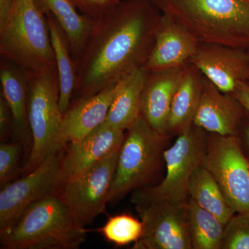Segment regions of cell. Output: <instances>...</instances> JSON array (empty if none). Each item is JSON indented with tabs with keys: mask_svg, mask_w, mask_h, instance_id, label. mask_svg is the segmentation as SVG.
I'll return each mask as SVG.
<instances>
[{
	"mask_svg": "<svg viewBox=\"0 0 249 249\" xmlns=\"http://www.w3.org/2000/svg\"><path fill=\"white\" fill-rule=\"evenodd\" d=\"M161 15L153 0H121L96 19L76 62L78 98L94 94L143 67Z\"/></svg>",
	"mask_w": 249,
	"mask_h": 249,
	"instance_id": "cell-1",
	"label": "cell"
},
{
	"mask_svg": "<svg viewBox=\"0 0 249 249\" xmlns=\"http://www.w3.org/2000/svg\"><path fill=\"white\" fill-rule=\"evenodd\" d=\"M199 43L249 50V0H153Z\"/></svg>",
	"mask_w": 249,
	"mask_h": 249,
	"instance_id": "cell-2",
	"label": "cell"
},
{
	"mask_svg": "<svg viewBox=\"0 0 249 249\" xmlns=\"http://www.w3.org/2000/svg\"><path fill=\"white\" fill-rule=\"evenodd\" d=\"M86 235L59 189L29 206L0 238L1 249H76Z\"/></svg>",
	"mask_w": 249,
	"mask_h": 249,
	"instance_id": "cell-3",
	"label": "cell"
},
{
	"mask_svg": "<svg viewBox=\"0 0 249 249\" xmlns=\"http://www.w3.org/2000/svg\"><path fill=\"white\" fill-rule=\"evenodd\" d=\"M0 55L29 75L56 68L47 18L35 0H14L0 24Z\"/></svg>",
	"mask_w": 249,
	"mask_h": 249,
	"instance_id": "cell-4",
	"label": "cell"
},
{
	"mask_svg": "<svg viewBox=\"0 0 249 249\" xmlns=\"http://www.w3.org/2000/svg\"><path fill=\"white\" fill-rule=\"evenodd\" d=\"M27 112L32 146L22 171L29 173L49 155L61 150L62 115L59 106L56 68L30 75L28 81Z\"/></svg>",
	"mask_w": 249,
	"mask_h": 249,
	"instance_id": "cell-5",
	"label": "cell"
},
{
	"mask_svg": "<svg viewBox=\"0 0 249 249\" xmlns=\"http://www.w3.org/2000/svg\"><path fill=\"white\" fill-rule=\"evenodd\" d=\"M204 129L193 124L178 134L176 142L163 151L166 173L158 186L139 190L134 193V204L168 200L188 203V183L194 170L201 164L206 151V138Z\"/></svg>",
	"mask_w": 249,
	"mask_h": 249,
	"instance_id": "cell-6",
	"label": "cell"
},
{
	"mask_svg": "<svg viewBox=\"0 0 249 249\" xmlns=\"http://www.w3.org/2000/svg\"><path fill=\"white\" fill-rule=\"evenodd\" d=\"M165 137L142 115L127 129L118 158L110 201L148 182L163 155Z\"/></svg>",
	"mask_w": 249,
	"mask_h": 249,
	"instance_id": "cell-7",
	"label": "cell"
},
{
	"mask_svg": "<svg viewBox=\"0 0 249 249\" xmlns=\"http://www.w3.org/2000/svg\"><path fill=\"white\" fill-rule=\"evenodd\" d=\"M120 149L60 187V195L80 227L92 222L110 201Z\"/></svg>",
	"mask_w": 249,
	"mask_h": 249,
	"instance_id": "cell-8",
	"label": "cell"
},
{
	"mask_svg": "<svg viewBox=\"0 0 249 249\" xmlns=\"http://www.w3.org/2000/svg\"><path fill=\"white\" fill-rule=\"evenodd\" d=\"M201 164L219 183L237 213L249 211V160L235 135L207 138Z\"/></svg>",
	"mask_w": 249,
	"mask_h": 249,
	"instance_id": "cell-9",
	"label": "cell"
},
{
	"mask_svg": "<svg viewBox=\"0 0 249 249\" xmlns=\"http://www.w3.org/2000/svg\"><path fill=\"white\" fill-rule=\"evenodd\" d=\"M60 150L49 155L23 178L11 181L0 192V234L12 227L34 203L62 186Z\"/></svg>",
	"mask_w": 249,
	"mask_h": 249,
	"instance_id": "cell-10",
	"label": "cell"
},
{
	"mask_svg": "<svg viewBox=\"0 0 249 249\" xmlns=\"http://www.w3.org/2000/svg\"><path fill=\"white\" fill-rule=\"evenodd\" d=\"M136 210L144 231L132 249H192L188 203L155 201L136 204Z\"/></svg>",
	"mask_w": 249,
	"mask_h": 249,
	"instance_id": "cell-11",
	"label": "cell"
},
{
	"mask_svg": "<svg viewBox=\"0 0 249 249\" xmlns=\"http://www.w3.org/2000/svg\"><path fill=\"white\" fill-rule=\"evenodd\" d=\"M190 62L222 92L232 93L240 82L247 81L249 56L245 49L199 43Z\"/></svg>",
	"mask_w": 249,
	"mask_h": 249,
	"instance_id": "cell-12",
	"label": "cell"
},
{
	"mask_svg": "<svg viewBox=\"0 0 249 249\" xmlns=\"http://www.w3.org/2000/svg\"><path fill=\"white\" fill-rule=\"evenodd\" d=\"M124 132L103 123L84 138L69 142L66 154L62 159V185L120 148L125 137Z\"/></svg>",
	"mask_w": 249,
	"mask_h": 249,
	"instance_id": "cell-13",
	"label": "cell"
},
{
	"mask_svg": "<svg viewBox=\"0 0 249 249\" xmlns=\"http://www.w3.org/2000/svg\"><path fill=\"white\" fill-rule=\"evenodd\" d=\"M126 78L94 94L78 98L76 102L70 105L62 117L60 131L62 147L67 142L84 138L106 121L111 103Z\"/></svg>",
	"mask_w": 249,
	"mask_h": 249,
	"instance_id": "cell-14",
	"label": "cell"
},
{
	"mask_svg": "<svg viewBox=\"0 0 249 249\" xmlns=\"http://www.w3.org/2000/svg\"><path fill=\"white\" fill-rule=\"evenodd\" d=\"M199 42L170 15L162 13L155 43L144 68L148 71L186 65Z\"/></svg>",
	"mask_w": 249,
	"mask_h": 249,
	"instance_id": "cell-15",
	"label": "cell"
},
{
	"mask_svg": "<svg viewBox=\"0 0 249 249\" xmlns=\"http://www.w3.org/2000/svg\"><path fill=\"white\" fill-rule=\"evenodd\" d=\"M244 109L231 94L222 92L204 77V88L194 124L220 136L237 134Z\"/></svg>",
	"mask_w": 249,
	"mask_h": 249,
	"instance_id": "cell-16",
	"label": "cell"
},
{
	"mask_svg": "<svg viewBox=\"0 0 249 249\" xmlns=\"http://www.w3.org/2000/svg\"><path fill=\"white\" fill-rule=\"evenodd\" d=\"M186 65L148 71L147 74L142 93V115L152 128L164 137L168 135V119L174 95Z\"/></svg>",
	"mask_w": 249,
	"mask_h": 249,
	"instance_id": "cell-17",
	"label": "cell"
},
{
	"mask_svg": "<svg viewBox=\"0 0 249 249\" xmlns=\"http://www.w3.org/2000/svg\"><path fill=\"white\" fill-rule=\"evenodd\" d=\"M30 75L9 60L1 58V94L7 101L14 119L13 137L27 145L31 136L27 112L28 81Z\"/></svg>",
	"mask_w": 249,
	"mask_h": 249,
	"instance_id": "cell-18",
	"label": "cell"
},
{
	"mask_svg": "<svg viewBox=\"0 0 249 249\" xmlns=\"http://www.w3.org/2000/svg\"><path fill=\"white\" fill-rule=\"evenodd\" d=\"M204 76L188 62L174 95L167 134H181L194 124L204 88Z\"/></svg>",
	"mask_w": 249,
	"mask_h": 249,
	"instance_id": "cell-19",
	"label": "cell"
},
{
	"mask_svg": "<svg viewBox=\"0 0 249 249\" xmlns=\"http://www.w3.org/2000/svg\"><path fill=\"white\" fill-rule=\"evenodd\" d=\"M35 1L42 12L52 15L61 28L76 64L94 27L96 19L82 14L70 0Z\"/></svg>",
	"mask_w": 249,
	"mask_h": 249,
	"instance_id": "cell-20",
	"label": "cell"
},
{
	"mask_svg": "<svg viewBox=\"0 0 249 249\" xmlns=\"http://www.w3.org/2000/svg\"><path fill=\"white\" fill-rule=\"evenodd\" d=\"M148 71L144 67L129 75L111 103L104 124L127 130L142 116V99Z\"/></svg>",
	"mask_w": 249,
	"mask_h": 249,
	"instance_id": "cell-21",
	"label": "cell"
},
{
	"mask_svg": "<svg viewBox=\"0 0 249 249\" xmlns=\"http://www.w3.org/2000/svg\"><path fill=\"white\" fill-rule=\"evenodd\" d=\"M188 191L190 199L214 214L223 224L237 213L212 174L202 164L192 174Z\"/></svg>",
	"mask_w": 249,
	"mask_h": 249,
	"instance_id": "cell-22",
	"label": "cell"
},
{
	"mask_svg": "<svg viewBox=\"0 0 249 249\" xmlns=\"http://www.w3.org/2000/svg\"><path fill=\"white\" fill-rule=\"evenodd\" d=\"M55 55L59 83V106L62 115L71 105L76 86V68L66 36L52 15L45 14Z\"/></svg>",
	"mask_w": 249,
	"mask_h": 249,
	"instance_id": "cell-23",
	"label": "cell"
},
{
	"mask_svg": "<svg viewBox=\"0 0 249 249\" xmlns=\"http://www.w3.org/2000/svg\"><path fill=\"white\" fill-rule=\"evenodd\" d=\"M188 213L192 249H222L225 224L190 198Z\"/></svg>",
	"mask_w": 249,
	"mask_h": 249,
	"instance_id": "cell-24",
	"label": "cell"
},
{
	"mask_svg": "<svg viewBox=\"0 0 249 249\" xmlns=\"http://www.w3.org/2000/svg\"><path fill=\"white\" fill-rule=\"evenodd\" d=\"M97 231L108 242L117 247H124L140 240L143 234L144 225L142 221L132 214L123 213L109 217Z\"/></svg>",
	"mask_w": 249,
	"mask_h": 249,
	"instance_id": "cell-25",
	"label": "cell"
},
{
	"mask_svg": "<svg viewBox=\"0 0 249 249\" xmlns=\"http://www.w3.org/2000/svg\"><path fill=\"white\" fill-rule=\"evenodd\" d=\"M222 249H249V211L237 213L225 224Z\"/></svg>",
	"mask_w": 249,
	"mask_h": 249,
	"instance_id": "cell-26",
	"label": "cell"
},
{
	"mask_svg": "<svg viewBox=\"0 0 249 249\" xmlns=\"http://www.w3.org/2000/svg\"><path fill=\"white\" fill-rule=\"evenodd\" d=\"M24 145L21 142H1L0 145V186L11 182L16 176Z\"/></svg>",
	"mask_w": 249,
	"mask_h": 249,
	"instance_id": "cell-27",
	"label": "cell"
},
{
	"mask_svg": "<svg viewBox=\"0 0 249 249\" xmlns=\"http://www.w3.org/2000/svg\"><path fill=\"white\" fill-rule=\"evenodd\" d=\"M82 14L97 19L121 0H70Z\"/></svg>",
	"mask_w": 249,
	"mask_h": 249,
	"instance_id": "cell-28",
	"label": "cell"
},
{
	"mask_svg": "<svg viewBox=\"0 0 249 249\" xmlns=\"http://www.w3.org/2000/svg\"><path fill=\"white\" fill-rule=\"evenodd\" d=\"M14 119L7 101L2 94L0 95V137L4 142L10 136L13 135Z\"/></svg>",
	"mask_w": 249,
	"mask_h": 249,
	"instance_id": "cell-29",
	"label": "cell"
},
{
	"mask_svg": "<svg viewBox=\"0 0 249 249\" xmlns=\"http://www.w3.org/2000/svg\"><path fill=\"white\" fill-rule=\"evenodd\" d=\"M249 115V84L247 81L240 82L231 93Z\"/></svg>",
	"mask_w": 249,
	"mask_h": 249,
	"instance_id": "cell-30",
	"label": "cell"
},
{
	"mask_svg": "<svg viewBox=\"0 0 249 249\" xmlns=\"http://www.w3.org/2000/svg\"><path fill=\"white\" fill-rule=\"evenodd\" d=\"M14 0H0V24L6 20L12 8Z\"/></svg>",
	"mask_w": 249,
	"mask_h": 249,
	"instance_id": "cell-31",
	"label": "cell"
},
{
	"mask_svg": "<svg viewBox=\"0 0 249 249\" xmlns=\"http://www.w3.org/2000/svg\"><path fill=\"white\" fill-rule=\"evenodd\" d=\"M245 134L246 140H247V143H248L249 146V124L246 126L245 128Z\"/></svg>",
	"mask_w": 249,
	"mask_h": 249,
	"instance_id": "cell-32",
	"label": "cell"
},
{
	"mask_svg": "<svg viewBox=\"0 0 249 249\" xmlns=\"http://www.w3.org/2000/svg\"><path fill=\"white\" fill-rule=\"evenodd\" d=\"M247 83H249V70L248 75H247Z\"/></svg>",
	"mask_w": 249,
	"mask_h": 249,
	"instance_id": "cell-33",
	"label": "cell"
},
{
	"mask_svg": "<svg viewBox=\"0 0 249 249\" xmlns=\"http://www.w3.org/2000/svg\"><path fill=\"white\" fill-rule=\"evenodd\" d=\"M247 52H248V55H249V50H247Z\"/></svg>",
	"mask_w": 249,
	"mask_h": 249,
	"instance_id": "cell-34",
	"label": "cell"
}]
</instances>
